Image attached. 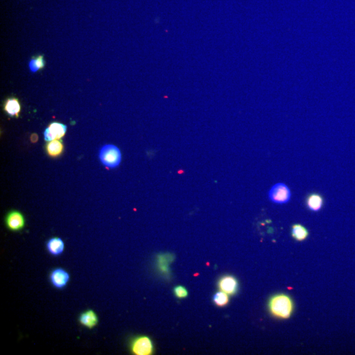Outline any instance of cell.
Returning a JSON list of instances; mask_svg holds the SVG:
<instances>
[{
  "label": "cell",
  "mask_w": 355,
  "mask_h": 355,
  "mask_svg": "<svg viewBox=\"0 0 355 355\" xmlns=\"http://www.w3.org/2000/svg\"><path fill=\"white\" fill-rule=\"evenodd\" d=\"M268 309L271 314L277 319H288L293 312V300L286 294H278L270 299Z\"/></svg>",
  "instance_id": "obj_1"
},
{
  "label": "cell",
  "mask_w": 355,
  "mask_h": 355,
  "mask_svg": "<svg viewBox=\"0 0 355 355\" xmlns=\"http://www.w3.org/2000/svg\"><path fill=\"white\" fill-rule=\"evenodd\" d=\"M99 157L103 165L113 169L120 165L122 155L117 147L112 144H107L100 149Z\"/></svg>",
  "instance_id": "obj_2"
},
{
  "label": "cell",
  "mask_w": 355,
  "mask_h": 355,
  "mask_svg": "<svg viewBox=\"0 0 355 355\" xmlns=\"http://www.w3.org/2000/svg\"><path fill=\"white\" fill-rule=\"evenodd\" d=\"M130 350L135 355H151L154 351L153 343L148 336H139L132 341Z\"/></svg>",
  "instance_id": "obj_3"
},
{
  "label": "cell",
  "mask_w": 355,
  "mask_h": 355,
  "mask_svg": "<svg viewBox=\"0 0 355 355\" xmlns=\"http://www.w3.org/2000/svg\"><path fill=\"white\" fill-rule=\"evenodd\" d=\"M291 193L286 184L278 183L271 188L268 192V198L271 202L277 204H284L290 200Z\"/></svg>",
  "instance_id": "obj_4"
},
{
  "label": "cell",
  "mask_w": 355,
  "mask_h": 355,
  "mask_svg": "<svg viewBox=\"0 0 355 355\" xmlns=\"http://www.w3.org/2000/svg\"><path fill=\"white\" fill-rule=\"evenodd\" d=\"M50 282L53 288L63 289L66 288L71 280V275L64 268H56L51 271Z\"/></svg>",
  "instance_id": "obj_5"
},
{
  "label": "cell",
  "mask_w": 355,
  "mask_h": 355,
  "mask_svg": "<svg viewBox=\"0 0 355 355\" xmlns=\"http://www.w3.org/2000/svg\"><path fill=\"white\" fill-rule=\"evenodd\" d=\"M5 222H6L7 228L12 232H18L25 228V216L22 212L16 210H13L8 212Z\"/></svg>",
  "instance_id": "obj_6"
},
{
  "label": "cell",
  "mask_w": 355,
  "mask_h": 355,
  "mask_svg": "<svg viewBox=\"0 0 355 355\" xmlns=\"http://www.w3.org/2000/svg\"><path fill=\"white\" fill-rule=\"evenodd\" d=\"M67 127L64 124L60 123H51L44 132V140L47 142L53 140H60L64 136L67 132Z\"/></svg>",
  "instance_id": "obj_7"
},
{
  "label": "cell",
  "mask_w": 355,
  "mask_h": 355,
  "mask_svg": "<svg viewBox=\"0 0 355 355\" xmlns=\"http://www.w3.org/2000/svg\"><path fill=\"white\" fill-rule=\"evenodd\" d=\"M78 322L81 326L88 330H93L99 324V317L94 310H86L79 315Z\"/></svg>",
  "instance_id": "obj_8"
},
{
  "label": "cell",
  "mask_w": 355,
  "mask_h": 355,
  "mask_svg": "<svg viewBox=\"0 0 355 355\" xmlns=\"http://www.w3.org/2000/svg\"><path fill=\"white\" fill-rule=\"evenodd\" d=\"M219 288L228 295H233L237 293L239 284L237 279L232 275H225L219 280Z\"/></svg>",
  "instance_id": "obj_9"
},
{
  "label": "cell",
  "mask_w": 355,
  "mask_h": 355,
  "mask_svg": "<svg viewBox=\"0 0 355 355\" xmlns=\"http://www.w3.org/2000/svg\"><path fill=\"white\" fill-rule=\"evenodd\" d=\"M46 247L47 251L51 256L59 257L64 253L65 245L62 238L53 237L46 242Z\"/></svg>",
  "instance_id": "obj_10"
},
{
  "label": "cell",
  "mask_w": 355,
  "mask_h": 355,
  "mask_svg": "<svg viewBox=\"0 0 355 355\" xmlns=\"http://www.w3.org/2000/svg\"><path fill=\"white\" fill-rule=\"evenodd\" d=\"M306 205L310 211H319L323 207L324 198L321 194L317 193H312L306 198Z\"/></svg>",
  "instance_id": "obj_11"
},
{
  "label": "cell",
  "mask_w": 355,
  "mask_h": 355,
  "mask_svg": "<svg viewBox=\"0 0 355 355\" xmlns=\"http://www.w3.org/2000/svg\"><path fill=\"white\" fill-rule=\"evenodd\" d=\"M4 109L8 115L13 117H18L22 110V106L17 98L11 97L5 102Z\"/></svg>",
  "instance_id": "obj_12"
},
{
  "label": "cell",
  "mask_w": 355,
  "mask_h": 355,
  "mask_svg": "<svg viewBox=\"0 0 355 355\" xmlns=\"http://www.w3.org/2000/svg\"><path fill=\"white\" fill-rule=\"evenodd\" d=\"M46 149L49 155L52 157H57L62 155L64 146L63 142L60 140H53L52 141L48 142Z\"/></svg>",
  "instance_id": "obj_13"
},
{
  "label": "cell",
  "mask_w": 355,
  "mask_h": 355,
  "mask_svg": "<svg viewBox=\"0 0 355 355\" xmlns=\"http://www.w3.org/2000/svg\"><path fill=\"white\" fill-rule=\"evenodd\" d=\"M173 259L172 254L169 253L160 254L157 257V266L161 272L164 274H169V265Z\"/></svg>",
  "instance_id": "obj_14"
},
{
  "label": "cell",
  "mask_w": 355,
  "mask_h": 355,
  "mask_svg": "<svg viewBox=\"0 0 355 355\" xmlns=\"http://www.w3.org/2000/svg\"><path fill=\"white\" fill-rule=\"evenodd\" d=\"M309 231L301 224H296L292 226L291 235L296 241H304L309 236Z\"/></svg>",
  "instance_id": "obj_15"
},
{
  "label": "cell",
  "mask_w": 355,
  "mask_h": 355,
  "mask_svg": "<svg viewBox=\"0 0 355 355\" xmlns=\"http://www.w3.org/2000/svg\"><path fill=\"white\" fill-rule=\"evenodd\" d=\"M29 69L32 72H36L44 69L46 65L45 60L43 55H38L32 57L29 64Z\"/></svg>",
  "instance_id": "obj_16"
},
{
  "label": "cell",
  "mask_w": 355,
  "mask_h": 355,
  "mask_svg": "<svg viewBox=\"0 0 355 355\" xmlns=\"http://www.w3.org/2000/svg\"><path fill=\"white\" fill-rule=\"evenodd\" d=\"M213 301L214 304L218 307H224V306L227 305L229 303V296L227 293L220 291L217 292L214 295Z\"/></svg>",
  "instance_id": "obj_17"
},
{
  "label": "cell",
  "mask_w": 355,
  "mask_h": 355,
  "mask_svg": "<svg viewBox=\"0 0 355 355\" xmlns=\"http://www.w3.org/2000/svg\"><path fill=\"white\" fill-rule=\"evenodd\" d=\"M175 296L179 299L186 298L188 295V291L183 286H179L176 287L174 289Z\"/></svg>",
  "instance_id": "obj_18"
},
{
  "label": "cell",
  "mask_w": 355,
  "mask_h": 355,
  "mask_svg": "<svg viewBox=\"0 0 355 355\" xmlns=\"http://www.w3.org/2000/svg\"><path fill=\"white\" fill-rule=\"evenodd\" d=\"M38 135L36 134H32L31 137H30V140H31V142H33V143L38 141Z\"/></svg>",
  "instance_id": "obj_19"
}]
</instances>
